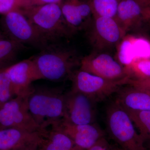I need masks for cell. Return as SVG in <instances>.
I'll return each mask as SVG.
<instances>
[{"label":"cell","instance_id":"6da1fadb","mask_svg":"<svg viewBox=\"0 0 150 150\" xmlns=\"http://www.w3.org/2000/svg\"><path fill=\"white\" fill-rule=\"evenodd\" d=\"M65 99L60 88L33 86L27 96L28 105L40 130L65 119Z\"/></svg>","mask_w":150,"mask_h":150},{"label":"cell","instance_id":"7a4b0ae2","mask_svg":"<svg viewBox=\"0 0 150 150\" xmlns=\"http://www.w3.org/2000/svg\"><path fill=\"white\" fill-rule=\"evenodd\" d=\"M54 43L48 44L31 59L42 79L58 81L71 77L81 59L73 49Z\"/></svg>","mask_w":150,"mask_h":150},{"label":"cell","instance_id":"3957f363","mask_svg":"<svg viewBox=\"0 0 150 150\" xmlns=\"http://www.w3.org/2000/svg\"><path fill=\"white\" fill-rule=\"evenodd\" d=\"M61 4L53 3L20 9L50 44L56 43L61 38L70 37L74 33L63 16Z\"/></svg>","mask_w":150,"mask_h":150},{"label":"cell","instance_id":"277c9868","mask_svg":"<svg viewBox=\"0 0 150 150\" xmlns=\"http://www.w3.org/2000/svg\"><path fill=\"white\" fill-rule=\"evenodd\" d=\"M108 134L123 150H147L144 142L137 131L126 110L114 101L106 110Z\"/></svg>","mask_w":150,"mask_h":150},{"label":"cell","instance_id":"5b68a950","mask_svg":"<svg viewBox=\"0 0 150 150\" xmlns=\"http://www.w3.org/2000/svg\"><path fill=\"white\" fill-rule=\"evenodd\" d=\"M3 25L11 40L42 49L50 44L45 40L20 9L4 15Z\"/></svg>","mask_w":150,"mask_h":150},{"label":"cell","instance_id":"8992f818","mask_svg":"<svg viewBox=\"0 0 150 150\" xmlns=\"http://www.w3.org/2000/svg\"><path fill=\"white\" fill-rule=\"evenodd\" d=\"M70 77L72 82L71 90L86 95L97 102L118 92L129 80H107L80 69L74 72Z\"/></svg>","mask_w":150,"mask_h":150},{"label":"cell","instance_id":"52a82bcc","mask_svg":"<svg viewBox=\"0 0 150 150\" xmlns=\"http://www.w3.org/2000/svg\"><path fill=\"white\" fill-rule=\"evenodd\" d=\"M16 128L39 132L40 127L30 114L27 96H16L0 107V129Z\"/></svg>","mask_w":150,"mask_h":150},{"label":"cell","instance_id":"ba28073f","mask_svg":"<svg viewBox=\"0 0 150 150\" xmlns=\"http://www.w3.org/2000/svg\"><path fill=\"white\" fill-rule=\"evenodd\" d=\"M80 69L110 81L129 79L126 67L106 54H92L81 59Z\"/></svg>","mask_w":150,"mask_h":150},{"label":"cell","instance_id":"9c48e42d","mask_svg":"<svg viewBox=\"0 0 150 150\" xmlns=\"http://www.w3.org/2000/svg\"><path fill=\"white\" fill-rule=\"evenodd\" d=\"M65 119L78 125L95 123L96 104L94 99L84 94L71 90L65 93Z\"/></svg>","mask_w":150,"mask_h":150},{"label":"cell","instance_id":"30bf717a","mask_svg":"<svg viewBox=\"0 0 150 150\" xmlns=\"http://www.w3.org/2000/svg\"><path fill=\"white\" fill-rule=\"evenodd\" d=\"M126 33L115 19L104 17L94 18L90 39L99 50L110 48L121 42Z\"/></svg>","mask_w":150,"mask_h":150},{"label":"cell","instance_id":"8fae6325","mask_svg":"<svg viewBox=\"0 0 150 150\" xmlns=\"http://www.w3.org/2000/svg\"><path fill=\"white\" fill-rule=\"evenodd\" d=\"M5 69L15 96H27L32 88V83L43 79L31 59L18 62Z\"/></svg>","mask_w":150,"mask_h":150},{"label":"cell","instance_id":"7c38bea8","mask_svg":"<svg viewBox=\"0 0 150 150\" xmlns=\"http://www.w3.org/2000/svg\"><path fill=\"white\" fill-rule=\"evenodd\" d=\"M54 126L60 129L79 147L87 150L105 138V133L96 123L78 125L64 119Z\"/></svg>","mask_w":150,"mask_h":150},{"label":"cell","instance_id":"4fadbf2b","mask_svg":"<svg viewBox=\"0 0 150 150\" xmlns=\"http://www.w3.org/2000/svg\"><path fill=\"white\" fill-rule=\"evenodd\" d=\"M40 131L16 128L0 129V150H18L38 143Z\"/></svg>","mask_w":150,"mask_h":150},{"label":"cell","instance_id":"5bb4252c","mask_svg":"<svg viewBox=\"0 0 150 150\" xmlns=\"http://www.w3.org/2000/svg\"><path fill=\"white\" fill-rule=\"evenodd\" d=\"M40 133L37 150H84L56 126L43 129Z\"/></svg>","mask_w":150,"mask_h":150},{"label":"cell","instance_id":"9a60e30c","mask_svg":"<svg viewBox=\"0 0 150 150\" xmlns=\"http://www.w3.org/2000/svg\"><path fill=\"white\" fill-rule=\"evenodd\" d=\"M115 100L126 110L150 111V93L130 86L120 89Z\"/></svg>","mask_w":150,"mask_h":150},{"label":"cell","instance_id":"2e32d148","mask_svg":"<svg viewBox=\"0 0 150 150\" xmlns=\"http://www.w3.org/2000/svg\"><path fill=\"white\" fill-rule=\"evenodd\" d=\"M115 20L126 33L143 21L142 6L135 0H119Z\"/></svg>","mask_w":150,"mask_h":150},{"label":"cell","instance_id":"e0dca14e","mask_svg":"<svg viewBox=\"0 0 150 150\" xmlns=\"http://www.w3.org/2000/svg\"><path fill=\"white\" fill-rule=\"evenodd\" d=\"M61 8L65 21L73 32L83 27L85 22L81 16L78 0H63Z\"/></svg>","mask_w":150,"mask_h":150},{"label":"cell","instance_id":"ac0fdd59","mask_svg":"<svg viewBox=\"0 0 150 150\" xmlns=\"http://www.w3.org/2000/svg\"><path fill=\"white\" fill-rule=\"evenodd\" d=\"M93 17H104L115 19L119 0H87Z\"/></svg>","mask_w":150,"mask_h":150},{"label":"cell","instance_id":"d6986e66","mask_svg":"<svg viewBox=\"0 0 150 150\" xmlns=\"http://www.w3.org/2000/svg\"><path fill=\"white\" fill-rule=\"evenodd\" d=\"M126 111L145 144L150 143V111Z\"/></svg>","mask_w":150,"mask_h":150},{"label":"cell","instance_id":"ffe728a7","mask_svg":"<svg viewBox=\"0 0 150 150\" xmlns=\"http://www.w3.org/2000/svg\"><path fill=\"white\" fill-rule=\"evenodd\" d=\"M131 79L143 80L150 78V58H139L125 67Z\"/></svg>","mask_w":150,"mask_h":150},{"label":"cell","instance_id":"44dd1931","mask_svg":"<svg viewBox=\"0 0 150 150\" xmlns=\"http://www.w3.org/2000/svg\"><path fill=\"white\" fill-rule=\"evenodd\" d=\"M118 62L124 67L131 64L135 59L131 36L123 38L120 42L118 50Z\"/></svg>","mask_w":150,"mask_h":150},{"label":"cell","instance_id":"7402d4cb","mask_svg":"<svg viewBox=\"0 0 150 150\" xmlns=\"http://www.w3.org/2000/svg\"><path fill=\"white\" fill-rule=\"evenodd\" d=\"M15 97L8 74L5 69L0 70V103H4Z\"/></svg>","mask_w":150,"mask_h":150},{"label":"cell","instance_id":"603a6c76","mask_svg":"<svg viewBox=\"0 0 150 150\" xmlns=\"http://www.w3.org/2000/svg\"><path fill=\"white\" fill-rule=\"evenodd\" d=\"M22 46L11 39H0V62L10 58Z\"/></svg>","mask_w":150,"mask_h":150},{"label":"cell","instance_id":"cb8c5ba5","mask_svg":"<svg viewBox=\"0 0 150 150\" xmlns=\"http://www.w3.org/2000/svg\"><path fill=\"white\" fill-rule=\"evenodd\" d=\"M22 7V0H0V14H6Z\"/></svg>","mask_w":150,"mask_h":150},{"label":"cell","instance_id":"d4e9b609","mask_svg":"<svg viewBox=\"0 0 150 150\" xmlns=\"http://www.w3.org/2000/svg\"><path fill=\"white\" fill-rule=\"evenodd\" d=\"M127 84L141 89L150 93V78L143 80L129 79L127 82Z\"/></svg>","mask_w":150,"mask_h":150},{"label":"cell","instance_id":"484cf974","mask_svg":"<svg viewBox=\"0 0 150 150\" xmlns=\"http://www.w3.org/2000/svg\"><path fill=\"white\" fill-rule=\"evenodd\" d=\"M63 0H22V7L43 5L47 4H61Z\"/></svg>","mask_w":150,"mask_h":150},{"label":"cell","instance_id":"4316f807","mask_svg":"<svg viewBox=\"0 0 150 150\" xmlns=\"http://www.w3.org/2000/svg\"><path fill=\"white\" fill-rule=\"evenodd\" d=\"M87 150H114V147L111 146L105 137Z\"/></svg>","mask_w":150,"mask_h":150},{"label":"cell","instance_id":"83f0119b","mask_svg":"<svg viewBox=\"0 0 150 150\" xmlns=\"http://www.w3.org/2000/svg\"><path fill=\"white\" fill-rule=\"evenodd\" d=\"M142 9V18L143 21H146L150 19V2L145 6Z\"/></svg>","mask_w":150,"mask_h":150},{"label":"cell","instance_id":"f1b7e54d","mask_svg":"<svg viewBox=\"0 0 150 150\" xmlns=\"http://www.w3.org/2000/svg\"><path fill=\"white\" fill-rule=\"evenodd\" d=\"M38 144V143H36V144L30 145V146H28L26 147L18 150H37Z\"/></svg>","mask_w":150,"mask_h":150},{"label":"cell","instance_id":"f546056e","mask_svg":"<svg viewBox=\"0 0 150 150\" xmlns=\"http://www.w3.org/2000/svg\"><path fill=\"white\" fill-rule=\"evenodd\" d=\"M142 7H144L150 2V0H135Z\"/></svg>","mask_w":150,"mask_h":150},{"label":"cell","instance_id":"4dcf8cb0","mask_svg":"<svg viewBox=\"0 0 150 150\" xmlns=\"http://www.w3.org/2000/svg\"><path fill=\"white\" fill-rule=\"evenodd\" d=\"M145 144L147 150H150V143H146Z\"/></svg>","mask_w":150,"mask_h":150},{"label":"cell","instance_id":"1f68e13d","mask_svg":"<svg viewBox=\"0 0 150 150\" xmlns=\"http://www.w3.org/2000/svg\"><path fill=\"white\" fill-rule=\"evenodd\" d=\"M114 150H123L120 147H114Z\"/></svg>","mask_w":150,"mask_h":150},{"label":"cell","instance_id":"d6a6232c","mask_svg":"<svg viewBox=\"0 0 150 150\" xmlns=\"http://www.w3.org/2000/svg\"><path fill=\"white\" fill-rule=\"evenodd\" d=\"M2 38H4V37L0 33V39H2Z\"/></svg>","mask_w":150,"mask_h":150},{"label":"cell","instance_id":"836d02e7","mask_svg":"<svg viewBox=\"0 0 150 150\" xmlns=\"http://www.w3.org/2000/svg\"><path fill=\"white\" fill-rule=\"evenodd\" d=\"M149 21L150 22V19H149L148 20L146 21Z\"/></svg>","mask_w":150,"mask_h":150},{"label":"cell","instance_id":"e575fe53","mask_svg":"<svg viewBox=\"0 0 150 150\" xmlns=\"http://www.w3.org/2000/svg\"><path fill=\"white\" fill-rule=\"evenodd\" d=\"M2 104V103H0V107H1V105Z\"/></svg>","mask_w":150,"mask_h":150}]
</instances>
